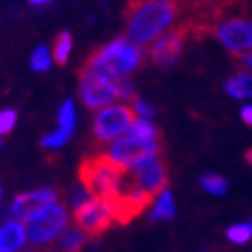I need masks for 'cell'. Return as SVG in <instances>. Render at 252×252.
Instances as JSON below:
<instances>
[{
    "label": "cell",
    "mask_w": 252,
    "mask_h": 252,
    "mask_svg": "<svg viewBox=\"0 0 252 252\" xmlns=\"http://www.w3.org/2000/svg\"><path fill=\"white\" fill-rule=\"evenodd\" d=\"M178 13L176 0H147L130 6L126 17V33L136 46L151 44L174 23Z\"/></svg>",
    "instance_id": "obj_1"
},
{
    "label": "cell",
    "mask_w": 252,
    "mask_h": 252,
    "mask_svg": "<svg viewBox=\"0 0 252 252\" xmlns=\"http://www.w3.org/2000/svg\"><path fill=\"white\" fill-rule=\"evenodd\" d=\"M79 180L91 196L116 198L128 190V170L112 161L106 153L85 157L79 167Z\"/></svg>",
    "instance_id": "obj_2"
},
{
    "label": "cell",
    "mask_w": 252,
    "mask_h": 252,
    "mask_svg": "<svg viewBox=\"0 0 252 252\" xmlns=\"http://www.w3.org/2000/svg\"><path fill=\"white\" fill-rule=\"evenodd\" d=\"M141 62H143L141 48L128 37H116L93 52L85 66L103 72V75L112 79H126L130 72H134L141 66Z\"/></svg>",
    "instance_id": "obj_3"
},
{
    "label": "cell",
    "mask_w": 252,
    "mask_h": 252,
    "mask_svg": "<svg viewBox=\"0 0 252 252\" xmlns=\"http://www.w3.org/2000/svg\"><path fill=\"white\" fill-rule=\"evenodd\" d=\"M66 223H68V213L64 207L58 203L44 205L25 219L27 238L29 242L37 246L50 244L66 232Z\"/></svg>",
    "instance_id": "obj_4"
},
{
    "label": "cell",
    "mask_w": 252,
    "mask_h": 252,
    "mask_svg": "<svg viewBox=\"0 0 252 252\" xmlns=\"http://www.w3.org/2000/svg\"><path fill=\"white\" fill-rule=\"evenodd\" d=\"M79 93L81 101L87 108L101 110L110 106L114 99H120V79H112L103 72L85 66L79 77Z\"/></svg>",
    "instance_id": "obj_5"
},
{
    "label": "cell",
    "mask_w": 252,
    "mask_h": 252,
    "mask_svg": "<svg viewBox=\"0 0 252 252\" xmlns=\"http://www.w3.org/2000/svg\"><path fill=\"white\" fill-rule=\"evenodd\" d=\"M136 120V114L126 103H110L101 108L95 118H93V136L99 143L118 141L124 132H128L132 122Z\"/></svg>",
    "instance_id": "obj_6"
},
{
    "label": "cell",
    "mask_w": 252,
    "mask_h": 252,
    "mask_svg": "<svg viewBox=\"0 0 252 252\" xmlns=\"http://www.w3.org/2000/svg\"><path fill=\"white\" fill-rule=\"evenodd\" d=\"M75 223L87 236H99L106 229L116 223V205L114 198L91 196L87 203L75 209Z\"/></svg>",
    "instance_id": "obj_7"
},
{
    "label": "cell",
    "mask_w": 252,
    "mask_h": 252,
    "mask_svg": "<svg viewBox=\"0 0 252 252\" xmlns=\"http://www.w3.org/2000/svg\"><path fill=\"white\" fill-rule=\"evenodd\" d=\"M221 46L236 56L252 52V19L248 17H227L221 19L213 29Z\"/></svg>",
    "instance_id": "obj_8"
},
{
    "label": "cell",
    "mask_w": 252,
    "mask_h": 252,
    "mask_svg": "<svg viewBox=\"0 0 252 252\" xmlns=\"http://www.w3.org/2000/svg\"><path fill=\"white\" fill-rule=\"evenodd\" d=\"M159 151H161L159 141H139V139H132V136L126 134L110 145L106 155L112 161H116L118 165L126 167V170H132V167L139 165L141 161L159 155Z\"/></svg>",
    "instance_id": "obj_9"
},
{
    "label": "cell",
    "mask_w": 252,
    "mask_h": 252,
    "mask_svg": "<svg viewBox=\"0 0 252 252\" xmlns=\"http://www.w3.org/2000/svg\"><path fill=\"white\" fill-rule=\"evenodd\" d=\"M143 190L147 194H159L163 188H167V167L159 155L149 157L128 170V190Z\"/></svg>",
    "instance_id": "obj_10"
},
{
    "label": "cell",
    "mask_w": 252,
    "mask_h": 252,
    "mask_svg": "<svg viewBox=\"0 0 252 252\" xmlns=\"http://www.w3.org/2000/svg\"><path fill=\"white\" fill-rule=\"evenodd\" d=\"M184 41H186L184 27H176V29H170V31H165V33H161L157 39L151 41V48H149L151 62L157 66H172L182 54Z\"/></svg>",
    "instance_id": "obj_11"
},
{
    "label": "cell",
    "mask_w": 252,
    "mask_h": 252,
    "mask_svg": "<svg viewBox=\"0 0 252 252\" xmlns=\"http://www.w3.org/2000/svg\"><path fill=\"white\" fill-rule=\"evenodd\" d=\"M58 192L54 188H39V190H31V192H23L19 194L13 205L6 209L8 219H19V221H25V219L37 211L39 207L50 205V203H56Z\"/></svg>",
    "instance_id": "obj_12"
},
{
    "label": "cell",
    "mask_w": 252,
    "mask_h": 252,
    "mask_svg": "<svg viewBox=\"0 0 252 252\" xmlns=\"http://www.w3.org/2000/svg\"><path fill=\"white\" fill-rule=\"evenodd\" d=\"M151 198H153L151 194H147L143 190H134V188L116 196L114 198V205H116V223H128L134 217H139L151 205Z\"/></svg>",
    "instance_id": "obj_13"
},
{
    "label": "cell",
    "mask_w": 252,
    "mask_h": 252,
    "mask_svg": "<svg viewBox=\"0 0 252 252\" xmlns=\"http://www.w3.org/2000/svg\"><path fill=\"white\" fill-rule=\"evenodd\" d=\"M27 240V227L19 219H8L0 225V252H19Z\"/></svg>",
    "instance_id": "obj_14"
},
{
    "label": "cell",
    "mask_w": 252,
    "mask_h": 252,
    "mask_svg": "<svg viewBox=\"0 0 252 252\" xmlns=\"http://www.w3.org/2000/svg\"><path fill=\"white\" fill-rule=\"evenodd\" d=\"M176 215V203H174V194L170 188H163L159 196L153 201L151 209V221H172Z\"/></svg>",
    "instance_id": "obj_15"
},
{
    "label": "cell",
    "mask_w": 252,
    "mask_h": 252,
    "mask_svg": "<svg viewBox=\"0 0 252 252\" xmlns=\"http://www.w3.org/2000/svg\"><path fill=\"white\" fill-rule=\"evenodd\" d=\"M223 87L234 99H250L252 97V72L250 70L238 72V75L229 77L225 81Z\"/></svg>",
    "instance_id": "obj_16"
},
{
    "label": "cell",
    "mask_w": 252,
    "mask_h": 252,
    "mask_svg": "<svg viewBox=\"0 0 252 252\" xmlns=\"http://www.w3.org/2000/svg\"><path fill=\"white\" fill-rule=\"evenodd\" d=\"M126 134L139 141H159V130L155 128L151 120H145V118H136Z\"/></svg>",
    "instance_id": "obj_17"
},
{
    "label": "cell",
    "mask_w": 252,
    "mask_h": 252,
    "mask_svg": "<svg viewBox=\"0 0 252 252\" xmlns=\"http://www.w3.org/2000/svg\"><path fill=\"white\" fill-rule=\"evenodd\" d=\"M87 238L89 236L83 232L81 227H70L60 238V250L62 252H79L83 246H85Z\"/></svg>",
    "instance_id": "obj_18"
},
{
    "label": "cell",
    "mask_w": 252,
    "mask_h": 252,
    "mask_svg": "<svg viewBox=\"0 0 252 252\" xmlns=\"http://www.w3.org/2000/svg\"><path fill=\"white\" fill-rule=\"evenodd\" d=\"M70 50H72V37L68 31H60L58 37L54 39V50H52V56H54L56 64H66L68 56H70Z\"/></svg>",
    "instance_id": "obj_19"
},
{
    "label": "cell",
    "mask_w": 252,
    "mask_h": 252,
    "mask_svg": "<svg viewBox=\"0 0 252 252\" xmlns=\"http://www.w3.org/2000/svg\"><path fill=\"white\" fill-rule=\"evenodd\" d=\"M58 128L66 132H75L77 128V110L72 99H66L58 110Z\"/></svg>",
    "instance_id": "obj_20"
},
{
    "label": "cell",
    "mask_w": 252,
    "mask_h": 252,
    "mask_svg": "<svg viewBox=\"0 0 252 252\" xmlns=\"http://www.w3.org/2000/svg\"><path fill=\"white\" fill-rule=\"evenodd\" d=\"M198 182H201L205 192L215 194V196L225 194L227 188H229L227 180H225L223 176H219V174H205V176H201V180H198Z\"/></svg>",
    "instance_id": "obj_21"
},
{
    "label": "cell",
    "mask_w": 252,
    "mask_h": 252,
    "mask_svg": "<svg viewBox=\"0 0 252 252\" xmlns=\"http://www.w3.org/2000/svg\"><path fill=\"white\" fill-rule=\"evenodd\" d=\"M29 64L35 72H46L52 66V54L46 46H37L33 52H31V58H29Z\"/></svg>",
    "instance_id": "obj_22"
},
{
    "label": "cell",
    "mask_w": 252,
    "mask_h": 252,
    "mask_svg": "<svg viewBox=\"0 0 252 252\" xmlns=\"http://www.w3.org/2000/svg\"><path fill=\"white\" fill-rule=\"evenodd\" d=\"M252 238V223H236L227 227V240L234 244H246Z\"/></svg>",
    "instance_id": "obj_23"
},
{
    "label": "cell",
    "mask_w": 252,
    "mask_h": 252,
    "mask_svg": "<svg viewBox=\"0 0 252 252\" xmlns=\"http://www.w3.org/2000/svg\"><path fill=\"white\" fill-rule=\"evenodd\" d=\"M70 136H72V132H66V130L58 128V130L50 132V134H46L44 139H41V147H46V149H60L62 145H66L70 141Z\"/></svg>",
    "instance_id": "obj_24"
},
{
    "label": "cell",
    "mask_w": 252,
    "mask_h": 252,
    "mask_svg": "<svg viewBox=\"0 0 252 252\" xmlns=\"http://www.w3.org/2000/svg\"><path fill=\"white\" fill-rule=\"evenodd\" d=\"M17 124V112L15 110H2L0 112V136L8 134Z\"/></svg>",
    "instance_id": "obj_25"
},
{
    "label": "cell",
    "mask_w": 252,
    "mask_h": 252,
    "mask_svg": "<svg viewBox=\"0 0 252 252\" xmlns=\"http://www.w3.org/2000/svg\"><path fill=\"white\" fill-rule=\"evenodd\" d=\"M132 110H134V114H136V118H145V120H151L153 114H155V110H153L151 103H147V101L141 99V97H134V99H132Z\"/></svg>",
    "instance_id": "obj_26"
},
{
    "label": "cell",
    "mask_w": 252,
    "mask_h": 252,
    "mask_svg": "<svg viewBox=\"0 0 252 252\" xmlns=\"http://www.w3.org/2000/svg\"><path fill=\"white\" fill-rule=\"evenodd\" d=\"M240 116H242L244 124L252 126V106H244L242 110H240Z\"/></svg>",
    "instance_id": "obj_27"
},
{
    "label": "cell",
    "mask_w": 252,
    "mask_h": 252,
    "mask_svg": "<svg viewBox=\"0 0 252 252\" xmlns=\"http://www.w3.org/2000/svg\"><path fill=\"white\" fill-rule=\"evenodd\" d=\"M242 64H244L248 70H252V52H248V54L242 56Z\"/></svg>",
    "instance_id": "obj_28"
},
{
    "label": "cell",
    "mask_w": 252,
    "mask_h": 252,
    "mask_svg": "<svg viewBox=\"0 0 252 252\" xmlns=\"http://www.w3.org/2000/svg\"><path fill=\"white\" fill-rule=\"evenodd\" d=\"M29 4H33V6H46L48 2H52V0H27Z\"/></svg>",
    "instance_id": "obj_29"
},
{
    "label": "cell",
    "mask_w": 252,
    "mask_h": 252,
    "mask_svg": "<svg viewBox=\"0 0 252 252\" xmlns=\"http://www.w3.org/2000/svg\"><path fill=\"white\" fill-rule=\"evenodd\" d=\"M246 161H248V163H252V149H248V151H246Z\"/></svg>",
    "instance_id": "obj_30"
},
{
    "label": "cell",
    "mask_w": 252,
    "mask_h": 252,
    "mask_svg": "<svg viewBox=\"0 0 252 252\" xmlns=\"http://www.w3.org/2000/svg\"><path fill=\"white\" fill-rule=\"evenodd\" d=\"M141 2H147V0H130V6H136V4H141Z\"/></svg>",
    "instance_id": "obj_31"
},
{
    "label": "cell",
    "mask_w": 252,
    "mask_h": 252,
    "mask_svg": "<svg viewBox=\"0 0 252 252\" xmlns=\"http://www.w3.org/2000/svg\"><path fill=\"white\" fill-rule=\"evenodd\" d=\"M2 194H4V192H2V184H0V201H2Z\"/></svg>",
    "instance_id": "obj_32"
},
{
    "label": "cell",
    "mask_w": 252,
    "mask_h": 252,
    "mask_svg": "<svg viewBox=\"0 0 252 252\" xmlns=\"http://www.w3.org/2000/svg\"><path fill=\"white\" fill-rule=\"evenodd\" d=\"M190 2H203V0H190Z\"/></svg>",
    "instance_id": "obj_33"
},
{
    "label": "cell",
    "mask_w": 252,
    "mask_h": 252,
    "mask_svg": "<svg viewBox=\"0 0 252 252\" xmlns=\"http://www.w3.org/2000/svg\"><path fill=\"white\" fill-rule=\"evenodd\" d=\"M0 149H2V141H0Z\"/></svg>",
    "instance_id": "obj_34"
},
{
    "label": "cell",
    "mask_w": 252,
    "mask_h": 252,
    "mask_svg": "<svg viewBox=\"0 0 252 252\" xmlns=\"http://www.w3.org/2000/svg\"><path fill=\"white\" fill-rule=\"evenodd\" d=\"M29 252H35V250H29Z\"/></svg>",
    "instance_id": "obj_35"
}]
</instances>
